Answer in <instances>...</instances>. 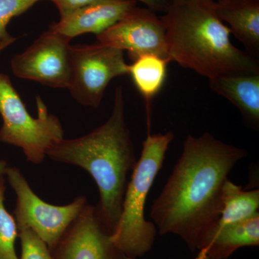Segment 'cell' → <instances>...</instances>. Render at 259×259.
Here are the masks:
<instances>
[{
	"label": "cell",
	"instance_id": "6",
	"mask_svg": "<svg viewBox=\"0 0 259 259\" xmlns=\"http://www.w3.org/2000/svg\"><path fill=\"white\" fill-rule=\"evenodd\" d=\"M5 177L16 194L14 214L18 231L30 229L52 250L71 223L88 203L85 196L66 205H54L40 199L16 167L8 166Z\"/></svg>",
	"mask_w": 259,
	"mask_h": 259
},
{
	"label": "cell",
	"instance_id": "18",
	"mask_svg": "<svg viewBox=\"0 0 259 259\" xmlns=\"http://www.w3.org/2000/svg\"><path fill=\"white\" fill-rule=\"evenodd\" d=\"M42 0H0V45L7 48L15 41L7 27L10 20L23 14Z\"/></svg>",
	"mask_w": 259,
	"mask_h": 259
},
{
	"label": "cell",
	"instance_id": "20",
	"mask_svg": "<svg viewBox=\"0 0 259 259\" xmlns=\"http://www.w3.org/2000/svg\"><path fill=\"white\" fill-rule=\"evenodd\" d=\"M49 1L54 3L59 10L60 18H62L80 8L92 3H96L100 0H49Z\"/></svg>",
	"mask_w": 259,
	"mask_h": 259
},
{
	"label": "cell",
	"instance_id": "16",
	"mask_svg": "<svg viewBox=\"0 0 259 259\" xmlns=\"http://www.w3.org/2000/svg\"><path fill=\"white\" fill-rule=\"evenodd\" d=\"M259 190L245 191L229 180L222 192V212L216 224L219 226L245 221L258 212Z\"/></svg>",
	"mask_w": 259,
	"mask_h": 259
},
{
	"label": "cell",
	"instance_id": "11",
	"mask_svg": "<svg viewBox=\"0 0 259 259\" xmlns=\"http://www.w3.org/2000/svg\"><path fill=\"white\" fill-rule=\"evenodd\" d=\"M137 7L133 0H100L60 18L50 28L69 40L85 33L97 35Z\"/></svg>",
	"mask_w": 259,
	"mask_h": 259
},
{
	"label": "cell",
	"instance_id": "14",
	"mask_svg": "<svg viewBox=\"0 0 259 259\" xmlns=\"http://www.w3.org/2000/svg\"><path fill=\"white\" fill-rule=\"evenodd\" d=\"M216 14L248 52L259 51V0H214Z\"/></svg>",
	"mask_w": 259,
	"mask_h": 259
},
{
	"label": "cell",
	"instance_id": "25",
	"mask_svg": "<svg viewBox=\"0 0 259 259\" xmlns=\"http://www.w3.org/2000/svg\"></svg>",
	"mask_w": 259,
	"mask_h": 259
},
{
	"label": "cell",
	"instance_id": "21",
	"mask_svg": "<svg viewBox=\"0 0 259 259\" xmlns=\"http://www.w3.org/2000/svg\"><path fill=\"white\" fill-rule=\"evenodd\" d=\"M133 1L140 2L143 4L146 5L148 9L155 12H163L166 13L169 7L171 0H133Z\"/></svg>",
	"mask_w": 259,
	"mask_h": 259
},
{
	"label": "cell",
	"instance_id": "15",
	"mask_svg": "<svg viewBox=\"0 0 259 259\" xmlns=\"http://www.w3.org/2000/svg\"><path fill=\"white\" fill-rule=\"evenodd\" d=\"M168 59L154 54L139 56L129 65L131 75L135 86L145 99L149 115V105L153 97L163 88L166 77Z\"/></svg>",
	"mask_w": 259,
	"mask_h": 259
},
{
	"label": "cell",
	"instance_id": "24",
	"mask_svg": "<svg viewBox=\"0 0 259 259\" xmlns=\"http://www.w3.org/2000/svg\"><path fill=\"white\" fill-rule=\"evenodd\" d=\"M5 47H3V45H0V52H1L3 50V49H5Z\"/></svg>",
	"mask_w": 259,
	"mask_h": 259
},
{
	"label": "cell",
	"instance_id": "5",
	"mask_svg": "<svg viewBox=\"0 0 259 259\" xmlns=\"http://www.w3.org/2000/svg\"><path fill=\"white\" fill-rule=\"evenodd\" d=\"M36 102L38 115L34 118L9 76L0 73V115L3 120L0 141L21 148L28 161L40 164L47 151L64 138L59 119L49 113L40 97Z\"/></svg>",
	"mask_w": 259,
	"mask_h": 259
},
{
	"label": "cell",
	"instance_id": "10",
	"mask_svg": "<svg viewBox=\"0 0 259 259\" xmlns=\"http://www.w3.org/2000/svg\"><path fill=\"white\" fill-rule=\"evenodd\" d=\"M51 252L53 259H127L102 224L95 206L88 203Z\"/></svg>",
	"mask_w": 259,
	"mask_h": 259
},
{
	"label": "cell",
	"instance_id": "2",
	"mask_svg": "<svg viewBox=\"0 0 259 259\" xmlns=\"http://www.w3.org/2000/svg\"><path fill=\"white\" fill-rule=\"evenodd\" d=\"M53 161L74 165L88 171L98 187L97 216L110 234L120 220L127 175L138 160L125 112L122 87L116 88L111 115L88 134L61 140L47 151Z\"/></svg>",
	"mask_w": 259,
	"mask_h": 259
},
{
	"label": "cell",
	"instance_id": "1",
	"mask_svg": "<svg viewBox=\"0 0 259 259\" xmlns=\"http://www.w3.org/2000/svg\"><path fill=\"white\" fill-rule=\"evenodd\" d=\"M244 148L228 144L209 133L189 135L183 151L161 193L151 206V215L160 235H177L194 251L202 235L222 212L225 182Z\"/></svg>",
	"mask_w": 259,
	"mask_h": 259
},
{
	"label": "cell",
	"instance_id": "22",
	"mask_svg": "<svg viewBox=\"0 0 259 259\" xmlns=\"http://www.w3.org/2000/svg\"><path fill=\"white\" fill-rule=\"evenodd\" d=\"M7 167H8V165H7L6 161L0 160V180L5 178Z\"/></svg>",
	"mask_w": 259,
	"mask_h": 259
},
{
	"label": "cell",
	"instance_id": "12",
	"mask_svg": "<svg viewBox=\"0 0 259 259\" xmlns=\"http://www.w3.org/2000/svg\"><path fill=\"white\" fill-rule=\"evenodd\" d=\"M258 245L259 212L240 222L214 223L201 237L197 248L211 259H227L238 248Z\"/></svg>",
	"mask_w": 259,
	"mask_h": 259
},
{
	"label": "cell",
	"instance_id": "3",
	"mask_svg": "<svg viewBox=\"0 0 259 259\" xmlns=\"http://www.w3.org/2000/svg\"><path fill=\"white\" fill-rule=\"evenodd\" d=\"M214 0H171L161 17L170 61L208 78L259 73L255 56L235 47Z\"/></svg>",
	"mask_w": 259,
	"mask_h": 259
},
{
	"label": "cell",
	"instance_id": "13",
	"mask_svg": "<svg viewBox=\"0 0 259 259\" xmlns=\"http://www.w3.org/2000/svg\"><path fill=\"white\" fill-rule=\"evenodd\" d=\"M209 88L233 104L247 123L259 126V73L225 74L209 79Z\"/></svg>",
	"mask_w": 259,
	"mask_h": 259
},
{
	"label": "cell",
	"instance_id": "19",
	"mask_svg": "<svg viewBox=\"0 0 259 259\" xmlns=\"http://www.w3.org/2000/svg\"><path fill=\"white\" fill-rule=\"evenodd\" d=\"M21 243L20 259H53L47 245L30 229L18 231Z\"/></svg>",
	"mask_w": 259,
	"mask_h": 259
},
{
	"label": "cell",
	"instance_id": "17",
	"mask_svg": "<svg viewBox=\"0 0 259 259\" xmlns=\"http://www.w3.org/2000/svg\"><path fill=\"white\" fill-rule=\"evenodd\" d=\"M5 180H0V259H18L15 242L18 229L15 218L5 206Z\"/></svg>",
	"mask_w": 259,
	"mask_h": 259
},
{
	"label": "cell",
	"instance_id": "9",
	"mask_svg": "<svg viewBox=\"0 0 259 259\" xmlns=\"http://www.w3.org/2000/svg\"><path fill=\"white\" fill-rule=\"evenodd\" d=\"M96 37L97 44L127 51L132 61L146 54H154L171 62L163 21L148 8L136 7Z\"/></svg>",
	"mask_w": 259,
	"mask_h": 259
},
{
	"label": "cell",
	"instance_id": "8",
	"mask_svg": "<svg viewBox=\"0 0 259 259\" xmlns=\"http://www.w3.org/2000/svg\"><path fill=\"white\" fill-rule=\"evenodd\" d=\"M69 40L49 29L25 51L13 56L15 76L54 88H67L69 79Z\"/></svg>",
	"mask_w": 259,
	"mask_h": 259
},
{
	"label": "cell",
	"instance_id": "7",
	"mask_svg": "<svg viewBox=\"0 0 259 259\" xmlns=\"http://www.w3.org/2000/svg\"><path fill=\"white\" fill-rule=\"evenodd\" d=\"M128 71L120 49L99 44L70 46L67 89L83 106L98 108L109 83Z\"/></svg>",
	"mask_w": 259,
	"mask_h": 259
},
{
	"label": "cell",
	"instance_id": "4",
	"mask_svg": "<svg viewBox=\"0 0 259 259\" xmlns=\"http://www.w3.org/2000/svg\"><path fill=\"white\" fill-rule=\"evenodd\" d=\"M174 138L172 131L148 133L143 143L142 152L126 189L120 220L112 235L116 246L127 258L144 256L154 243L157 228L154 223L146 221L145 206Z\"/></svg>",
	"mask_w": 259,
	"mask_h": 259
},
{
	"label": "cell",
	"instance_id": "23",
	"mask_svg": "<svg viewBox=\"0 0 259 259\" xmlns=\"http://www.w3.org/2000/svg\"><path fill=\"white\" fill-rule=\"evenodd\" d=\"M195 259H211L209 258L208 255L206 254L205 253H204V251H202V250H199V255H197V258Z\"/></svg>",
	"mask_w": 259,
	"mask_h": 259
}]
</instances>
